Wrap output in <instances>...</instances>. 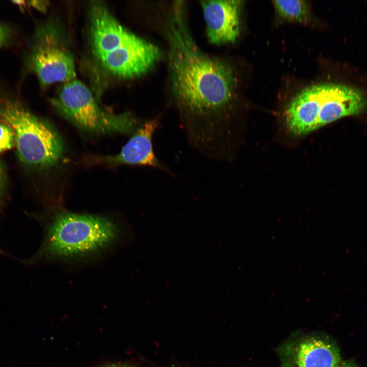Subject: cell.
<instances>
[{"instance_id":"obj_7","label":"cell","mask_w":367,"mask_h":367,"mask_svg":"<svg viewBox=\"0 0 367 367\" xmlns=\"http://www.w3.org/2000/svg\"><path fill=\"white\" fill-rule=\"evenodd\" d=\"M280 367H339V350L326 335L316 332L292 335L278 347Z\"/></svg>"},{"instance_id":"obj_11","label":"cell","mask_w":367,"mask_h":367,"mask_svg":"<svg viewBox=\"0 0 367 367\" xmlns=\"http://www.w3.org/2000/svg\"><path fill=\"white\" fill-rule=\"evenodd\" d=\"M90 19L92 49L97 58L121 45L133 34L101 4L92 6Z\"/></svg>"},{"instance_id":"obj_5","label":"cell","mask_w":367,"mask_h":367,"mask_svg":"<svg viewBox=\"0 0 367 367\" xmlns=\"http://www.w3.org/2000/svg\"><path fill=\"white\" fill-rule=\"evenodd\" d=\"M51 102L77 127L95 133H134L141 123L130 113L113 114L99 107L91 92L78 80L65 83Z\"/></svg>"},{"instance_id":"obj_17","label":"cell","mask_w":367,"mask_h":367,"mask_svg":"<svg viewBox=\"0 0 367 367\" xmlns=\"http://www.w3.org/2000/svg\"><path fill=\"white\" fill-rule=\"evenodd\" d=\"M102 367H135L134 366H132L130 365L125 364H111L108 365H106L104 366H103Z\"/></svg>"},{"instance_id":"obj_15","label":"cell","mask_w":367,"mask_h":367,"mask_svg":"<svg viewBox=\"0 0 367 367\" xmlns=\"http://www.w3.org/2000/svg\"><path fill=\"white\" fill-rule=\"evenodd\" d=\"M5 173L2 165L0 163V204L2 201L5 185Z\"/></svg>"},{"instance_id":"obj_19","label":"cell","mask_w":367,"mask_h":367,"mask_svg":"<svg viewBox=\"0 0 367 367\" xmlns=\"http://www.w3.org/2000/svg\"><path fill=\"white\" fill-rule=\"evenodd\" d=\"M0 253H1V250H0Z\"/></svg>"},{"instance_id":"obj_2","label":"cell","mask_w":367,"mask_h":367,"mask_svg":"<svg viewBox=\"0 0 367 367\" xmlns=\"http://www.w3.org/2000/svg\"><path fill=\"white\" fill-rule=\"evenodd\" d=\"M367 101L359 90L339 84L324 83L308 86L290 102L285 113L290 133L306 135L340 118L358 114Z\"/></svg>"},{"instance_id":"obj_12","label":"cell","mask_w":367,"mask_h":367,"mask_svg":"<svg viewBox=\"0 0 367 367\" xmlns=\"http://www.w3.org/2000/svg\"><path fill=\"white\" fill-rule=\"evenodd\" d=\"M273 3L278 16L284 19L305 23L309 18V6L304 1H274Z\"/></svg>"},{"instance_id":"obj_6","label":"cell","mask_w":367,"mask_h":367,"mask_svg":"<svg viewBox=\"0 0 367 367\" xmlns=\"http://www.w3.org/2000/svg\"><path fill=\"white\" fill-rule=\"evenodd\" d=\"M30 65L41 86L74 80V58L58 31L48 25L37 31Z\"/></svg>"},{"instance_id":"obj_10","label":"cell","mask_w":367,"mask_h":367,"mask_svg":"<svg viewBox=\"0 0 367 367\" xmlns=\"http://www.w3.org/2000/svg\"><path fill=\"white\" fill-rule=\"evenodd\" d=\"M208 41L217 45L233 43L240 34V1H200Z\"/></svg>"},{"instance_id":"obj_8","label":"cell","mask_w":367,"mask_h":367,"mask_svg":"<svg viewBox=\"0 0 367 367\" xmlns=\"http://www.w3.org/2000/svg\"><path fill=\"white\" fill-rule=\"evenodd\" d=\"M162 57L158 46L133 33L121 45L98 59L113 74L131 78L146 73Z\"/></svg>"},{"instance_id":"obj_9","label":"cell","mask_w":367,"mask_h":367,"mask_svg":"<svg viewBox=\"0 0 367 367\" xmlns=\"http://www.w3.org/2000/svg\"><path fill=\"white\" fill-rule=\"evenodd\" d=\"M159 124V118L141 123L118 154L97 156L94 159L95 163L147 166L172 174V172L159 161L154 152L152 138Z\"/></svg>"},{"instance_id":"obj_16","label":"cell","mask_w":367,"mask_h":367,"mask_svg":"<svg viewBox=\"0 0 367 367\" xmlns=\"http://www.w3.org/2000/svg\"><path fill=\"white\" fill-rule=\"evenodd\" d=\"M31 5L36 9H39L41 11H44L47 4L45 1H30Z\"/></svg>"},{"instance_id":"obj_18","label":"cell","mask_w":367,"mask_h":367,"mask_svg":"<svg viewBox=\"0 0 367 367\" xmlns=\"http://www.w3.org/2000/svg\"><path fill=\"white\" fill-rule=\"evenodd\" d=\"M339 367H357V366H356L354 364H353L352 363L345 362H341Z\"/></svg>"},{"instance_id":"obj_1","label":"cell","mask_w":367,"mask_h":367,"mask_svg":"<svg viewBox=\"0 0 367 367\" xmlns=\"http://www.w3.org/2000/svg\"><path fill=\"white\" fill-rule=\"evenodd\" d=\"M185 12L183 2H175L164 27L171 96L191 146L216 161L222 155L237 78L227 62L199 47L188 28Z\"/></svg>"},{"instance_id":"obj_4","label":"cell","mask_w":367,"mask_h":367,"mask_svg":"<svg viewBox=\"0 0 367 367\" xmlns=\"http://www.w3.org/2000/svg\"><path fill=\"white\" fill-rule=\"evenodd\" d=\"M0 118L12 130L18 155L24 164L48 168L62 158L64 144L60 136L19 102L0 98Z\"/></svg>"},{"instance_id":"obj_3","label":"cell","mask_w":367,"mask_h":367,"mask_svg":"<svg viewBox=\"0 0 367 367\" xmlns=\"http://www.w3.org/2000/svg\"><path fill=\"white\" fill-rule=\"evenodd\" d=\"M118 234L117 224L107 218L61 213L48 225L38 257L66 259L86 256L113 244Z\"/></svg>"},{"instance_id":"obj_14","label":"cell","mask_w":367,"mask_h":367,"mask_svg":"<svg viewBox=\"0 0 367 367\" xmlns=\"http://www.w3.org/2000/svg\"><path fill=\"white\" fill-rule=\"evenodd\" d=\"M10 37V31L6 25L0 22V48L8 40Z\"/></svg>"},{"instance_id":"obj_13","label":"cell","mask_w":367,"mask_h":367,"mask_svg":"<svg viewBox=\"0 0 367 367\" xmlns=\"http://www.w3.org/2000/svg\"><path fill=\"white\" fill-rule=\"evenodd\" d=\"M14 143L12 130L6 124L0 123V153L10 149Z\"/></svg>"}]
</instances>
